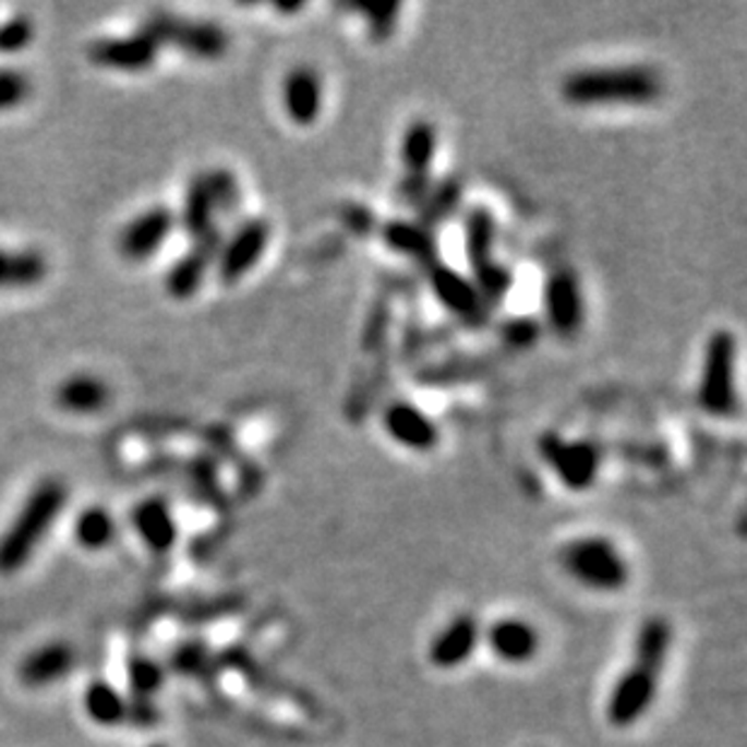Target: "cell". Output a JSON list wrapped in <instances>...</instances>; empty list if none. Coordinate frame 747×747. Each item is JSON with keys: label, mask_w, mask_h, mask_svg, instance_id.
I'll return each mask as SVG.
<instances>
[{"label": "cell", "mask_w": 747, "mask_h": 747, "mask_svg": "<svg viewBox=\"0 0 747 747\" xmlns=\"http://www.w3.org/2000/svg\"><path fill=\"white\" fill-rule=\"evenodd\" d=\"M133 528L146 542V547L155 554H165L174 547L177 542V522L170 506L162 498L150 496L143 498L141 504L131 510Z\"/></svg>", "instance_id": "d6986e66"}, {"label": "cell", "mask_w": 747, "mask_h": 747, "mask_svg": "<svg viewBox=\"0 0 747 747\" xmlns=\"http://www.w3.org/2000/svg\"><path fill=\"white\" fill-rule=\"evenodd\" d=\"M109 399V387L97 375L77 373L65 377L56 389V401L71 414H95Z\"/></svg>", "instance_id": "7402d4cb"}, {"label": "cell", "mask_w": 747, "mask_h": 747, "mask_svg": "<svg viewBox=\"0 0 747 747\" xmlns=\"http://www.w3.org/2000/svg\"><path fill=\"white\" fill-rule=\"evenodd\" d=\"M496 250V220L489 214V208H472L465 218V252L472 272L482 269L489 262H494Z\"/></svg>", "instance_id": "d4e9b609"}, {"label": "cell", "mask_w": 747, "mask_h": 747, "mask_svg": "<svg viewBox=\"0 0 747 747\" xmlns=\"http://www.w3.org/2000/svg\"><path fill=\"white\" fill-rule=\"evenodd\" d=\"M75 651L69 643L53 641L32 651L25 661L20 663V679L27 687H47L59 683L73 671Z\"/></svg>", "instance_id": "ffe728a7"}, {"label": "cell", "mask_w": 747, "mask_h": 747, "mask_svg": "<svg viewBox=\"0 0 747 747\" xmlns=\"http://www.w3.org/2000/svg\"><path fill=\"white\" fill-rule=\"evenodd\" d=\"M29 77L17 69H0V111L15 109L29 97Z\"/></svg>", "instance_id": "d6a6232c"}, {"label": "cell", "mask_w": 747, "mask_h": 747, "mask_svg": "<svg viewBox=\"0 0 747 747\" xmlns=\"http://www.w3.org/2000/svg\"><path fill=\"white\" fill-rule=\"evenodd\" d=\"M421 206H423V214L419 222H423L426 228L448 220L453 216V210L460 206V184L443 182L436 192H426V196L421 198Z\"/></svg>", "instance_id": "f1b7e54d"}, {"label": "cell", "mask_w": 747, "mask_h": 747, "mask_svg": "<svg viewBox=\"0 0 747 747\" xmlns=\"http://www.w3.org/2000/svg\"><path fill=\"white\" fill-rule=\"evenodd\" d=\"M361 10L368 15V22H371V29H373L375 37H387L389 32L395 29L399 5H393V3L389 5H363Z\"/></svg>", "instance_id": "836d02e7"}, {"label": "cell", "mask_w": 747, "mask_h": 747, "mask_svg": "<svg viewBox=\"0 0 747 747\" xmlns=\"http://www.w3.org/2000/svg\"><path fill=\"white\" fill-rule=\"evenodd\" d=\"M172 667L189 677H206L214 673L216 658L201 641H184L172 653Z\"/></svg>", "instance_id": "4dcf8cb0"}, {"label": "cell", "mask_w": 747, "mask_h": 747, "mask_svg": "<svg viewBox=\"0 0 747 747\" xmlns=\"http://www.w3.org/2000/svg\"><path fill=\"white\" fill-rule=\"evenodd\" d=\"M661 91V75L641 63L590 65L562 83V95L574 107H646Z\"/></svg>", "instance_id": "7a4b0ae2"}, {"label": "cell", "mask_w": 747, "mask_h": 747, "mask_svg": "<svg viewBox=\"0 0 747 747\" xmlns=\"http://www.w3.org/2000/svg\"><path fill=\"white\" fill-rule=\"evenodd\" d=\"M35 37V22L27 15H13L0 22V56L17 53Z\"/></svg>", "instance_id": "1f68e13d"}, {"label": "cell", "mask_w": 747, "mask_h": 747, "mask_svg": "<svg viewBox=\"0 0 747 747\" xmlns=\"http://www.w3.org/2000/svg\"><path fill=\"white\" fill-rule=\"evenodd\" d=\"M129 685L133 699H150L162 687V667L146 655H133L129 661Z\"/></svg>", "instance_id": "f546056e"}, {"label": "cell", "mask_w": 747, "mask_h": 747, "mask_svg": "<svg viewBox=\"0 0 747 747\" xmlns=\"http://www.w3.org/2000/svg\"><path fill=\"white\" fill-rule=\"evenodd\" d=\"M482 639L486 641L489 651H492L498 661L508 665H522L530 663L540 651V631L532 627L530 622L520 617H504L496 619L489 627Z\"/></svg>", "instance_id": "ac0fdd59"}, {"label": "cell", "mask_w": 747, "mask_h": 747, "mask_svg": "<svg viewBox=\"0 0 747 747\" xmlns=\"http://www.w3.org/2000/svg\"><path fill=\"white\" fill-rule=\"evenodd\" d=\"M65 498H69V492L61 479H44L32 489L15 520L0 534V574L10 576L27 566L32 554L39 550V544L53 528L56 518L61 516Z\"/></svg>", "instance_id": "3957f363"}, {"label": "cell", "mask_w": 747, "mask_h": 747, "mask_svg": "<svg viewBox=\"0 0 747 747\" xmlns=\"http://www.w3.org/2000/svg\"><path fill=\"white\" fill-rule=\"evenodd\" d=\"M673 646V627L663 617H649L637 634L634 661L612 687L607 699V721L615 728H629L651 709L661 685L667 651Z\"/></svg>", "instance_id": "6da1fadb"}, {"label": "cell", "mask_w": 747, "mask_h": 747, "mask_svg": "<svg viewBox=\"0 0 747 747\" xmlns=\"http://www.w3.org/2000/svg\"><path fill=\"white\" fill-rule=\"evenodd\" d=\"M542 453L554 474L559 477V482L571 492H586L598 479L600 453L595 445L583 441L571 443L554 436L542 443Z\"/></svg>", "instance_id": "30bf717a"}, {"label": "cell", "mask_w": 747, "mask_h": 747, "mask_svg": "<svg viewBox=\"0 0 747 747\" xmlns=\"http://www.w3.org/2000/svg\"><path fill=\"white\" fill-rule=\"evenodd\" d=\"M482 641V627L474 615H455L429 643V661L438 671H455L465 665Z\"/></svg>", "instance_id": "9a60e30c"}, {"label": "cell", "mask_w": 747, "mask_h": 747, "mask_svg": "<svg viewBox=\"0 0 747 747\" xmlns=\"http://www.w3.org/2000/svg\"><path fill=\"white\" fill-rule=\"evenodd\" d=\"M281 105L296 126L308 129L317 124L325 107V87L317 71H312L310 65H298L288 73L281 85Z\"/></svg>", "instance_id": "e0dca14e"}, {"label": "cell", "mask_w": 747, "mask_h": 747, "mask_svg": "<svg viewBox=\"0 0 747 747\" xmlns=\"http://www.w3.org/2000/svg\"><path fill=\"white\" fill-rule=\"evenodd\" d=\"M383 423L387 436L407 450L429 453L436 448L441 441L436 423H433L426 411H421L419 407L411 405V401H393V405L385 409Z\"/></svg>", "instance_id": "2e32d148"}, {"label": "cell", "mask_w": 747, "mask_h": 747, "mask_svg": "<svg viewBox=\"0 0 747 747\" xmlns=\"http://www.w3.org/2000/svg\"><path fill=\"white\" fill-rule=\"evenodd\" d=\"M174 218H177V226H180L192 240H201L210 236L214 230H218V214H216L214 198H210L208 186L201 174L192 177V182L186 184L182 208Z\"/></svg>", "instance_id": "44dd1931"}, {"label": "cell", "mask_w": 747, "mask_h": 747, "mask_svg": "<svg viewBox=\"0 0 747 747\" xmlns=\"http://www.w3.org/2000/svg\"><path fill=\"white\" fill-rule=\"evenodd\" d=\"M49 264L37 250L0 248V291L3 288H32L47 278Z\"/></svg>", "instance_id": "cb8c5ba5"}, {"label": "cell", "mask_w": 747, "mask_h": 747, "mask_svg": "<svg viewBox=\"0 0 747 747\" xmlns=\"http://www.w3.org/2000/svg\"><path fill=\"white\" fill-rule=\"evenodd\" d=\"M220 240H222L220 228L206 238L194 240L192 248H189L180 260L170 266V272H167L165 276L167 293L177 300L194 298L198 293L201 284H204L206 274L216 266Z\"/></svg>", "instance_id": "5bb4252c"}, {"label": "cell", "mask_w": 747, "mask_h": 747, "mask_svg": "<svg viewBox=\"0 0 747 747\" xmlns=\"http://www.w3.org/2000/svg\"><path fill=\"white\" fill-rule=\"evenodd\" d=\"M383 238L387 242V248H393L397 254H405L409 260L429 266L433 264V256H436V240H433L431 228L423 226V222L393 220L385 226Z\"/></svg>", "instance_id": "603a6c76"}, {"label": "cell", "mask_w": 747, "mask_h": 747, "mask_svg": "<svg viewBox=\"0 0 747 747\" xmlns=\"http://www.w3.org/2000/svg\"><path fill=\"white\" fill-rule=\"evenodd\" d=\"M83 704L87 716H91L99 726H117V723L126 721L129 701H124L115 687L97 679L91 687L85 689Z\"/></svg>", "instance_id": "484cf974"}, {"label": "cell", "mask_w": 747, "mask_h": 747, "mask_svg": "<svg viewBox=\"0 0 747 747\" xmlns=\"http://www.w3.org/2000/svg\"><path fill=\"white\" fill-rule=\"evenodd\" d=\"M153 747H162V745H153Z\"/></svg>", "instance_id": "8d00e7d4"}, {"label": "cell", "mask_w": 747, "mask_h": 747, "mask_svg": "<svg viewBox=\"0 0 747 747\" xmlns=\"http://www.w3.org/2000/svg\"><path fill=\"white\" fill-rule=\"evenodd\" d=\"M735 365H738V339L728 329H719L707 341L699 373V407L711 417L726 419L738 411V387H735Z\"/></svg>", "instance_id": "5b68a950"}, {"label": "cell", "mask_w": 747, "mask_h": 747, "mask_svg": "<svg viewBox=\"0 0 747 747\" xmlns=\"http://www.w3.org/2000/svg\"><path fill=\"white\" fill-rule=\"evenodd\" d=\"M126 721L138 728H150L160 721V711L150 699H131L126 709Z\"/></svg>", "instance_id": "e575fe53"}, {"label": "cell", "mask_w": 747, "mask_h": 747, "mask_svg": "<svg viewBox=\"0 0 747 747\" xmlns=\"http://www.w3.org/2000/svg\"><path fill=\"white\" fill-rule=\"evenodd\" d=\"M436 150L438 131L429 119H417L414 124H409L405 136H401V167L407 172L401 192H405V198L411 201V204H419L429 192L426 182L433 160H436Z\"/></svg>", "instance_id": "ba28073f"}, {"label": "cell", "mask_w": 747, "mask_h": 747, "mask_svg": "<svg viewBox=\"0 0 747 747\" xmlns=\"http://www.w3.org/2000/svg\"><path fill=\"white\" fill-rule=\"evenodd\" d=\"M204 182L208 186V194L214 198L216 214L218 218H232L240 210V184L236 180V174L226 167H210V170L201 172Z\"/></svg>", "instance_id": "83f0119b"}, {"label": "cell", "mask_w": 747, "mask_h": 747, "mask_svg": "<svg viewBox=\"0 0 747 747\" xmlns=\"http://www.w3.org/2000/svg\"><path fill=\"white\" fill-rule=\"evenodd\" d=\"M115 532H117V522L111 518V513L93 506V508H85L81 516L75 520V540L83 544L85 550H105L107 544L115 540Z\"/></svg>", "instance_id": "4316f807"}, {"label": "cell", "mask_w": 747, "mask_h": 747, "mask_svg": "<svg viewBox=\"0 0 747 747\" xmlns=\"http://www.w3.org/2000/svg\"><path fill=\"white\" fill-rule=\"evenodd\" d=\"M272 240V226L264 218H244L228 236H222L216 272L222 284H238L248 276L260 260Z\"/></svg>", "instance_id": "52a82bcc"}, {"label": "cell", "mask_w": 747, "mask_h": 747, "mask_svg": "<svg viewBox=\"0 0 747 747\" xmlns=\"http://www.w3.org/2000/svg\"><path fill=\"white\" fill-rule=\"evenodd\" d=\"M160 47L146 32H136L129 37H103L95 39L87 47V59L99 69L121 71V73H141L148 71L158 61Z\"/></svg>", "instance_id": "8fae6325"}, {"label": "cell", "mask_w": 747, "mask_h": 747, "mask_svg": "<svg viewBox=\"0 0 747 747\" xmlns=\"http://www.w3.org/2000/svg\"><path fill=\"white\" fill-rule=\"evenodd\" d=\"M506 337L510 344H516V347H522V344H530L532 339H538V325H532V322L526 320H516L506 325Z\"/></svg>", "instance_id": "d590c367"}, {"label": "cell", "mask_w": 747, "mask_h": 747, "mask_svg": "<svg viewBox=\"0 0 747 747\" xmlns=\"http://www.w3.org/2000/svg\"><path fill=\"white\" fill-rule=\"evenodd\" d=\"M559 562L576 583L598 590V593H617L629 583L627 559L615 542L600 538V534L568 542L559 554Z\"/></svg>", "instance_id": "277c9868"}, {"label": "cell", "mask_w": 747, "mask_h": 747, "mask_svg": "<svg viewBox=\"0 0 747 747\" xmlns=\"http://www.w3.org/2000/svg\"><path fill=\"white\" fill-rule=\"evenodd\" d=\"M429 286L438 303L465 322H482L486 317V303L479 296L470 276L455 272L448 264L429 266Z\"/></svg>", "instance_id": "4fadbf2b"}, {"label": "cell", "mask_w": 747, "mask_h": 747, "mask_svg": "<svg viewBox=\"0 0 747 747\" xmlns=\"http://www.w3.org/2000/svg\"><path fill=\"white\" fill-rule=\"evenodd\" d=\"M544 317L559 337H574L583 327L586 300L571 272H554L544 284Z\"/></svg>", "instance_id": "7c38bea8"}, {"label": "cell", "mask_w": 747, "mask_h": 747, "mask_svg": "<svg viewBox=\"0 0 747 747\" xmlns=\"http://www.w3.org/2000/svg\"><path fill=\"white\" fill-rule=\"evenodd\" d=\"M141 32L158 44V47H174L194 59L216 61L228 51V32L216 22L184 20L170 13H153L141 22Z\"/></svg>", "instance_id": "8992f818"}, {"label": "cell", "mask_w": 747, "mask_h": 747, "mask_svg": "<svg viewBox=\"0 0 747 747\" xmlns=\"http://www.w3.org/2000/svg\"><path fill=\"white\" fill-rule=\"evenodd\" d=\"M177 226L174 210L165 206H153L129 220L119 232V252L129 262H148L170 240Z\"/></svg>", "instance_id": "9c48e42d"}]
</instances>
